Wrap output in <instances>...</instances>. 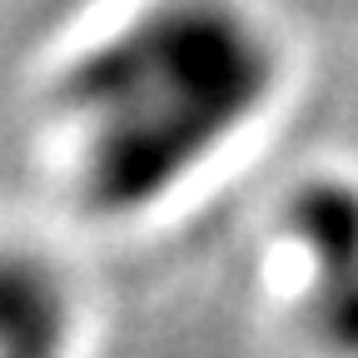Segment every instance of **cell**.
Here are the masks:
<instances>
[{
	"label": "cell",
	"mask_w": 358,
	"mask_h": 358,
	"mask_svg": "<svg viewBox=\"0 0 358 358\" xmlns=\"http://www.w3.org/2000/svg\"><path fill=\"white\" fill-rule=\"evenodd\" d=\"M279 95V40L244 0H140L65 60L50 129L80 204L145 214L219 164Z\"/></svg>",
	"instance_id": "cell-1"
},
{
	"label": "cell",
	"mask_w": 358,
	"mask_h": 358,
	"mask_svg": "<svg viewBox=\"0 0 358 358\" xmlns=\"http://www.w3.org/2000/svg\"><path fill=\"white\" fill-rule=\"evenodd\" d=\"M70 343V289L30 249L0 244V358H60Z\"/></svg>",
	"instance_id": "cell-3"
},
{
	"label": "cell",
	"mask_w": 358,
	"mask_h": 358,
	"mask_svg": "<svg viewBox=\"0 0 358 358\" xmlns=\"http://www.w3.org/2000/svg\"><path fill=\"white\" fill-rule=\"evenodd\" d=\"M284 234L308 324L334 353L358 358V179L324 174L294 189Z\"/></svg>",
	"instance_id": "cell-2"
}]
</instances>
